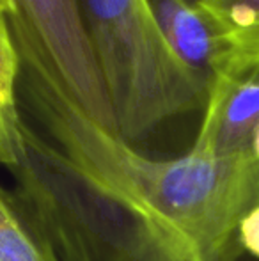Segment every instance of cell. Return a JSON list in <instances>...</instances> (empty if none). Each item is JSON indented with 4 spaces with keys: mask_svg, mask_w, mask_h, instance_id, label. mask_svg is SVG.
Instances as JSON below:
<instances>
[{
    "mask_svg": "<svg viewBox=\"0 0 259 261\" xmlns=\"http://www.w3.org/2000/svg\"><path fill=\"white\" fill-rule=\"evenodd\" d=\"M20 54L21 110L69 160L174 224L213 261L259 199V167L243 153L215 156L192 146L176 158L148 156L93 119L68 93L23 18L0 11Z\"/></svg>",
    "mask_w": 259,
    "mask_h": 261,
    "instance_id": "1",
    "label": "cell"
},
{
    "mask_svg": "<svg viewBox=\"0 0 259 261\" xmlns=\"http://www.w3.org/2000/svg\"><path fill=\"white\" fill-rule=\"evenodd\" d=\"M0 158L61 261H208L174 224L76 165L25 119L0 141Z\"/></svg>",
    "mask_w": 259,
    "mask_h": 261,
    "instance_id": "2",
    "label": "cell"
},
{
    "mask_svg": "<svg viewBox=\"0 0 259 261\" xmlns=\"http://www.w3.org/2000/svg\"><path fill=\"white\" fill-rule=\"evenodd\" d=\"M119 134L137 142L204 110L211 86L165 41L149 0H80Z\"/></svg>",
    "mask_w": 259,
    "mask_h": 261,
    "instance_id": "3",
    "label": "cell"
},
{
    "mask_svg": "<svg viewBox=\"0 0 259 261\" xmlns=\"http://www.w3.org/2000/svg\"><path fill=\"white\" fill-rule=\"evenodd\" d=\"M0 11H16L23 18L76 103L119 134L80 0H0Z\"/></svg>",
    "mask_w": 259,
    "mask_h": 261,
    "instance_id": "4",
    "label": "cell"
},
{
    "mask_svg": "<svg viewBox=\"0 0 259 261\" xmlns=\"http://www.w3.org/2000/svg\"><path fill=\"white\" fill-rule=\"evenodd\" d=\"M259 128V68L240 76H215L194 148L215 156L247 153Z\"/></svg>",
    "mask_w": 259,
    "mask_h": 261,
    "instance_id": "5",
    "label": "cell"
},
{
    "mask_svg": "<svg viewBox=\"0 0 259 261\" xmlns=\"http://www.w3.org/2000/svg\"><path fill=\"white\" fill-rule=\"evenodd\" d=\"M149 6L174 54L211 86L222 41L203 9L187 0H149Z\"/></svg>",
    "mask_w": 259,
    "mask_h": 261,
    "instance_id": "6",
    "label": "cell"
},
{
    "mask_svg": "<svg viewBox=\"0 0 259 261\" xmlns=\"http://www.w3.org/2000/svg\"><path fill=\"white\" fill-rule=\"evenodd\" d=\"M199 7L222 41L215 76H240L259 68V0H211Z\"/></svg>",
    "mask_w": 259,
    "mask_h": 261,
    "instance_id": "7",
    "label": "cell"
},
{
    "mask_svg": "<svg viewBox=\"0 0 259 261\" xmlns=\"http://www.w3.org/2000/svg\"><path fill=\"white\" fill-rule=\"evenodd\" d=\"M0 261H61L36 210L16 187L0 190Z\"/></svg>",
    "mask_w": 259,
    "mask_h": 261,
    "instance_id": "8",
    "label": "cell"
},
{
    "mask_svg": "<svg viewBox=\"0 0 259 261\" xmlns=\"http://www.w3.org/2000/svg\"><path fill=\"white\" fill-rule=\"evenodd\" d=\"M213 261H259V199L240 219Z\"/></svg>",
    "mask_w": 259,
    "mask_h": 261,
    "instance_id": "9",
    "label": "cell"
},
{
    "mask_svg": "<svg viewBox=\"0 0 259 261\" xmlns=\"http://www.w3.org/2000/svg\"><path fill=\"white\" fill-rule=\"evenodd\" d=\"M245 155L259 167V128L256 130V134H254V137H252V141H250V146H249V149H247Z\"/></svg>",
    "mask_w": 259,
    "mask_h": 261,
    "instance_id": "10",
    "label": "cell"
},
{
    "mask_svg": "<svg viewBox=\"0 0 259 261\" xmlns=\"http://www.w3.org/2000/svg\"><path fill=\"white\" fill-rule=\"evenodd\" d=\"M188 4H192V6H203V4L206 2H211V0H187Z\"/></svg>",
    "mask_w": 259,
    "mask_h": 261,
    "instance_id": "11",
    "label": "cell"
}]
</instances>
